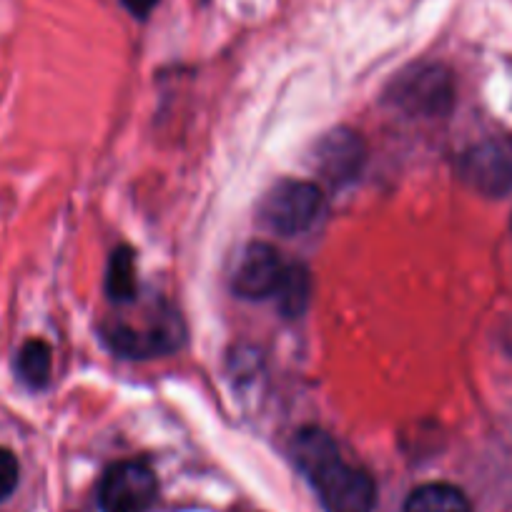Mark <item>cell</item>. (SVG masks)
<instances>
[{
  "label": "cell",
  "mask_w": 512,
  "mask_h": 512,
  "mask_svg": "<svg viewBox=\"0 0 512 512\" xmlns=\"http://www.w3.org/2000/svg\"><path fill=\"white\" fill-rule=\"evenodd\" d=\"M397 101L417 113H440L452 103V83L442 68H420L400 83Z\"/></svg>",
  "instance_id": "ba28073f"
},
{
  "label": "cell",
  "mask_w": 512,
  "mask_h": 512,
  "mask_svg": "<svg viewBox=\"0 0 512 512\" xmlns=\"http://www.w3.org/2000/svg\"><path fill=\"white\" fill-rule=\"evenodd\" d=\"M312 289L314 284L309 269L302 267V264H287L277 294H274V299L279 304V312L289 319L302 317L304 309L312 302Z\"/></svg>",
  "instance_id": "30bf717a"
},
{
  "label": "cell",
  "mask_w": 512,
  "mask_h": 512,
  "mask_svg": "<svg viewBox=\"0 0 512 512\" xmlns=\"http://www.w3.org/2000/svg\"><path fill=\"white\" fill-rule=\"evenodd\" d=\"M18 477H21V467H18L16 455L6 447H0V502L13 495V490L18 487Z\"/></svg>",
  "instance_id": "4fadbf2b"
},
{
  "label": "cell",
  "mask_w": 512,
  "mask_h": 512,
  "mask_svg": "<svg viewBox=\"0 0 512 512\" xmlns=\"http://www.w3.org/2000/svg\"><path fill=\"white\" fill-rule=\"evenodd\" d=\"M103 339L123 357L146 359L179 349L184 342V327L174 309L156 302L154 307L139 309L136 314L113 317L103 324Z\"/></svg>",
  "instance_id": "7a4b0ae2"
},
{
  "label": "cell",
  "mask_w": 512,
  "mask_h": 512,
  "mask_svg": "<svg viewBox=\"0 0 512 512\" xmlns=\"http://www.w3.org/2000/svg\"><path fill=\"white\" fill-rule=\"evenodd\" d=\"M106 289L108 297L118 304V307H126V304L136 302V262L134 251L128 246H121L111 254V264H108V277H106Z\"/></svg>",
  "instance_id": "8fae6325"
},
{
  "label": "cell",
  "mask_w": 512,
  "mask_h": 512,
  "mask_svg": "<svg viewBox=\"0 0 512 512\" xmlns=\"http://www.w3.org/2000/svg\"><path fill=\"white\" fill-rule=\"evenodd\" d=\"M367 161V146L352 128H334L317 144L314 166L332 186H344L357 179Z\"/></svg>",
  "instance_id": "8992f818"
},
{
  "label": "cell",
  "mask_w": 512,
  "mask_h": 512,
  "mask_svg": "<svg viewBox=\"0 0 512 512\" xmlns=\"http://www.w3.org/2000/svg\"><path fill=\"white\" fill-rule=\"evenodd\" d=\"M292 455L299 470L309 477L327 512H372L377 487L372 475L349 465L332 437L317 427H304L292 442Z\"/></svg>",
  "instance_id": "6da1fadb"
},
{
  "label": "cell",
  "mask_w": 512,
  "mask_h": 512,
  "mask_svg": "<svg viewBox=\"0 0 512 512\" xmlns=\"http://www.w3.org/2000/svg\"><path fill=\"white\" fill-rule=\"evenodd\" d=\"M324 196L312 181L284 179L269 189L262 201V221L279 234H302L317 224Z\"/></svg>",
  "instance_id": "3957f363"
},
{
  "label": "cell",
  "mask_w": 512,
  "mask_h": 512,
  "mask_svg": "<svg viewBox=\"0 0 512 512\" xmlns=\"http://www.w3.org/2000/svg\"><path fill=\"white\" fill-rule=\"evenodd\" d=\"M156 3H159V0H123L126 11L136 18L149 16V13L156 8Z\"/></svg>",
  "instance_id": "5bb4252c"
},
{
  "label": "cell",
  "mask_w": 512,
  "mask_h": 512,
  "mask_svg": "<svg viewBox=\"0 0 512 512\" xmlns=\"http://www.w3.org/2000/svg\"><path fill=\"white\" fill-rule=\"evenodd\" d=\"M405 512H472L465 492L447 482H430L410 492Z\"/></svg>",
  "instance_id": "9c48e42d"
},
{
  "label": "cell",
  "mask_w": 512,
  "mask_h": 512,
  "mask_svg": "<svg viewBox=\"0 0 512 512\" xmlns=\"http://www.w3.org/2000/svg\"><path fill=\"white\" fill-rule=\"evenodd\" d=\"M462 176L472 189L487 196H502L512 189V146L487 141L462 161Z\"/></svg>",
  "instance_id": "52a82bcc"
},
{
  "label": "cell",
  "mask_w": 512,
  "mask_h": 512,
  "mask_svg": "<svg viewBox=\"0 0 512 512\" xmlns=\"http://www.w3.org/2000/svg\"><path fill=\"white\" fill-rule=\"evenodd\" d=\"M51 347L41 339H31L21 347L16 357V369L18 377L31 387V390H41L46 387L48 379H51Z\"/></svg>",
  "instance_id": "7c38bea8"
},
{
  "label": "cell",
  "mask_w": 512,
  "mask_h": 512,
  "mask_svg": "<svg viewBox=\"0 0 512 512\" xmlns=\"http://www.w3.org/2000/svg\"><path fill=\"white\" fill-rule=\"evenodd\" d=\"M159 482L144 462L123 460L108 467L98 490L103 512H146L156 500Z\"/></svg>",
  "instance_id": "277c9868"
},
{
  "label": "cell",
  "mask_w": 512,
  "mask_h": 512,
  "mask_svg": "<svg viewBox=\"0 0 512 512\" xmlns=\"http://www.w3.org/2000/svg\"><path fill=\"white\" fill-rule=\"evenodd\" d=\"M287 264L272 244L254 241L241 251L234 269V292L241 299H269L277 294Z\"/></svg>",
  "instance_id": "5b68a950"
}]
</instances>
